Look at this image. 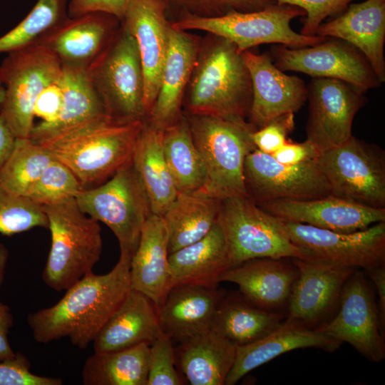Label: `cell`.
<instances>
[{
    "instance_id": "1",
    "label": "cell",
    "mask_w": 385,
    "mask_h": 385,
    "mask_svg": "<svg viewBox=\"0 0 385 385\" xmlns=\"http://www.w3.org/2000/svg\"><path fill=\"white\" fill-rule=\"evenodd\" d=\"M131 258L120 252L109 272L86 274L55 304L29 313L27 322L34 340L48 344L68 338L75 346L86 349L131 289Z\"/></svg>"
},
{
    "instance_id": "2",
    "label": "cell",
    "mask_w": 385,
    "mask_h": 385,
    "mask_svg": "<svg viewBox=\"0 0 385 385\" xmlns=\"http://www.w3.org/2000/svg\"><path fill=\"white\" fill-rule=\"evenodd\" d=\"M144 120L124 122L103 115L31 140L68 168L88 189L131 162Z\"/></svg>"
},
{
    "instance_id": "3",
    "label": "cell",
    "mask_w": 385,
    "mask_h": 385,
    "mask_svg": "<svg viewBox=\"0 0 385 385\" xmlns=\"http://www.w3.org/2000/svg\"><path fill=\"white\" fill-rule=\"evenodd\" d=\"M187 94V113L247 121L252 88L242 53L227 39L208 34L200 41Z\"/></svg>"
},
{
    "instance_id": "4",
    "label": "cell",
    "mask_w": 385,
    "mask_h": 385,
    "mask_svg": "<svg viewBox=\"0 0 385 385\" xmlns=\"http://www.w3.org/2000/svg\"><path fill=\"white\" fill-rule=\"evenodd\" d=\"M51 232V248L41 274L56 292L66 291L99 261L103 249L99 222L84 213L76 198L41 206Z\"/></svg>"
},
{
    "instance_id": "5",
    "label": "cell",
    "mask_w": 385,
    "mask_h": 385,
    "mask_svg": "<svg viewBox=\"0 0 385 385\" xmlns=\"http://www.w3.org/2000/svg\"><path fill=\"white\" fill-rule=\"evenodd\" d=\"M184 115L205 168V183L198 193L220 200L247 196L244 163L246 156L256 149L251 139L256 129L247 121Z\"/></svg>"
},
{
    "instance_id": "6",
    "label": "cell",
    "mask_w": 385,
    "mask_h": 385,
    "mask_svg": "<svg viewBox=\"0 0 385 385\" xmlns=\"http://www.w3.org/2000/svg\"><path fill=\"white\" fill-rule=\"evenodd\" d=\"M88 72L107 115L124 122L147 118L138 49L121 21L107 45L88 65Z\"/></svg>"
},
{
    "instance_id": "7",
    "label": "cell",
    "mask_w": 385,
    "mask_h": 385,
    "mask_svg": "<svg viewBox=\"0 0 385 385\" xmlns=\"http://www.w3.org/2000/svg\"><path fill=\"white\" fill-rule=\"evenodd\" d=\"M218 222L223 230L230 266L257 258H298L303 251L291 240L285 222L245 195L220 200Z\"/></svg>"
},
{
    "instance_id": "8",
    "label": "cell",
    "mask_w": 385,
    "mask_h": 385,
    "mask_svg": "<svg viewBox=\"0 0 385 385\" xmlns=\"http://www.w3.org/2000/svg\"><path fill=\"white\" fill-rule=\"evenodd\" d=\"M301 16H305V12L297 6L274 3L255 11L231 12L210 18L185 16L170 23L178 30L203 31L225 38L240 52L266 43L301 48L315 45L327 38L294 31L291 28V21Z\"/></svg>"
},
{
    "instance_id": "9",
    "label": "cell",
    "mask_w": 385,
    "mask_h": 385,
    "mask_svg": "<svg viewBox=\"0 0 385 385\" xmlns=\"http://www.w3.org/2000/svg\"><path fill=\"white\" fill-rule=\"evenodd\" d=\"M76 201L84 213L111 229L120 252L133 256L143 225L153 212L148 194L131 162L102 184L82 190Z\"/></svg>"
},
{
    "instance_id": "10",
    "label": "cell",
    "mask_w": 385,
    "mask_h": 385,
    "mask_svg": "<svg viewBox=\"0 0 385 385\" xmlns=\"http://www.w3.org/2000/svg\"><path fill=\"white\" fill-rule=\"evenodd\" d=\"M0 66L5 99L0 115L16 138H30L34 103L62 75V63L42 44L34 43L8 53Z\"/></svg>"
},
{
    "instance_id": "11",
    "label": "cell",
    "mask_w": 385,
    "mask_h": 385,
    "mask_svg": "<svg viewBox=\"0 0 385 385\" xmlns=\"http://www.w3.org/2000/svg\"><path fill=\"white\" fill-rule=\"evenodd\" d=\"M317 162L332 196L385 208V153L381 148L351 135L342 144L321 152Z\"/></svg>"
},
{
    "instance_id": "12",
    "label": "cell",
    "mask_w": 385,
    "mask_h": 385,
    "mask_svg": "<svg viewBox=\"0 0 385 385\" xmlns=\"http://www.w3.org/2000/svg\"><path fill=\"white\" fill-rule=\"evenodd\" d=\"M270 54L282 71L341 80L364 93L382 83L365 56L339 38L327 37L322 42L301 48L279 44L272 47Z\"/></svg>"
},
{
    "instance_id": "13",
    "label": "cell",
    "mask_w": 385,
    "mask_h": 385,
    "mask_svg": "<svg viewBox=\"0 0 385 385\" xmlns=\"http://www.w3.org/2000/svg\"><path fill=\"white\" fill-rule=\"evenodd\" d=\"M284 222L292 242L303 251L305 260L364 270L385 264V222L353 232Z\"/></svg>"
},
{
    "instance_id": "14",
    "label": "cell",
    "mask_w": 385,
    "mask_h": 385,
    "mask_svg": "<svg viewBox=\"0 0 385 385\" xmlns=\"http://www.w3.org/2000/svg\"><path fill=\"white\" fill-rule=\"evenodd\" d=\"M316 332L346 342L369 361L385 357L379 311L374 293L361 272L356 270L346 281L336 314Z\"/></svg>"
},
{
    "instance_id": "15",
    "label": "cell",
    "mask_w": 385,
    "mask_h": 385,
    "mask_svg": "<svg viewBox=\"0 0 385 385\" xmlns=\"http://www.w3.org/2000/svg\"><path fill=\"white\" fill-rule=\"evenodd\" d=\"M244 180L247 197L256 204L331 195L329 185L317 158L288 165L256 148L245 158Z\"/></svg>"
},
{
    "instance_id": "16",
    "label": "cell",
    "mask_w": 385,
    "mask_h": 385,
    "mask_svg": "<svg viewBox=\"0 0 385 385\" xmlns=\"http://www.w3.org/2000/svg\"><path fill=\"white\" fill-rule=\"evenodd\" d=\"M307 140L320 153L342 144L353 135L354 118L366 101L364 92L346 82L329 78H313L307 86Z\"/></svg>"
},
{
    "instance_id": "17",
    "label": "cell",
    "mask_w": 385,
    "mask_h": 385,
    "mask_svg": "<svg viewBox=\"0 0 385 385\" xmlns=\"http://www.w3.org/2000/svg\"><path fill=\"white\" fill-rule=\"evenodd\" d=\"M298 275L287 304L286 319L314 329L336 314L343 287L356 268L291 258Z\"/></svg>"
},
{
    "instance_id": "18",
    "label": "cell",
    "mask_w": 385,
    "mask_h": 385,
    "mask_svg": "<svg viewBox=\"0 0 385 385\" xmlns=\"http://www.w3.org/2000/svg\"><path fill=\"white\" fill-rule=\"evenodd\" d=\"M135 40L144 76V106L148 117L155 101L168 47L171 23L163 0H130L123 19Z\"/></svg>"
},
{
    "instance_id": "19",
    "label": "cell",
    "mask_w": 385,
    "mask_h": 385,
    "mask_svg": "<svg viewBox=\"0 0 385 385\" xmlns=\"http://www.w3.org/2000/svg\"><path fill=\"white\" fill-rule=\"evenodd\" d=\"M242 53L252 81L249 123L257 130L279 115L294 113L302 108L307 97V86L302 79L279 69L268 53L250 50Z\"/></svg>"
},
{
    "instance_id": "20",
    "label": "cell",
    "mask_w": 385,
    "mask_h": 385,
    "mask_svg": "<svg viewBox=\"0 0 385 385\" xmlns=\"http://www.w3.org/2000/svg\"><path fill=\"white\" fill-rule=\"evenodd\" d=\"M284 221L338 232H353L385 222V208H374L332 195L301 200H281L257 204Z\"/></svg>"
},
{
    "instance_id": "21",
    "label": "cell",
    "mask_w": 385,
    "mask_h": 385,
    "mask_svg": "<svg viewBox=\"0 0 385 385\" xmlns=\"http://www.w3.org/2000/svg\"><path fill=\"white\" fill-rule=\"evenodd\" d=\"M200 41L186 31L172 26L158 93L146 120L163 131L183 115L185 91L197 57Z\"/></svg>"
},
{
    "instance_id": "22",
    "label": "cell",
    "mask_w": 385,
    "mask_h": 385,
    "mask_svg": "<svg viewBox=\"0 0 385 385\" xmlns=\"http://www.w3.org/2000/svg\"><path fill=\"white\" fill-rule=\"evenodd\" d=\"M120 25L115 16L93 12L68 16L39 37L35 43L48 48L62 64L88 66Z\"/></svg>"
},
{
    "instance_id": "23",
    "label": "cell",
    "mask_w": 385,
    "mask_h": 385,
    "mask_svg": "<svg viewBox=\"0 0 385 385\" xmlns=\"http://www.w3.org/2000/svg\"><path fill=\"white\" fill-rule=\"evenodd\" d=\"M316 35L354 46L367 58L380 81H385V0L349 4L341 15L323 22Z\"/></svg>"
},
{
    "instance_id": "24",
    "label": "cell",
    "mask_w": 385,
    "mask_h": 385,
    "mask_svg": "<svg viewBox=\"0 0 385 385\" xmlns=\"http://www.w3.org/2000/svg\"><path fill=\"white\" fill-rule=\"evenodd\" d=\"M297 275V267L292 260L257 258L226 270L220 282H233L250 302L266 310L279 312L287 307Z\"/></svg>"
},
{
    "instance_id": "25",
    "label": "cell",
    "mask_w": 385,
    "mask_h": 385,
    "mask_svg": "<svg viewBox=\"0 0 385 385\" xmlns=\"http://www.w3.org/2000/svg\"><path fill=\"white\" fill-rule=\"evenodd\" d=\"M217 287L179 284L168 292L158 308L162 333L182 342L211 329L222 294Z\"/></svg>"
},
{
    "instance_id": "26",
    "label": "cell",
    "mask_w": 385,
    "mask_h": 385,
    "mask_svg": "<svg viewBox=\"0 0 385 385\" xmlns=\"http://www.w3.org/2000/svg\"><path fill=\"white\" fill-rule=\"evenodd\" d=\"M168 255V233L164 220L151 213L131 258L130 287L148 297L157 308L172 288Z\"/></svg>"
},
{
    "instance_id": "27",
    "label": "cell",
    "mask_w": 385,
    "mask_h": 385,
    "mask_svg": "<svg viewBox=\"0 0 385 385\" xmlns=\"http://www.w3.org/2000/svg\"><path fill=\"white\" fill-rule=\"evenodd\" d=\"M341 344L300 323L285 319L265 337L237 347L235 359L225 385L235 384L247 373L288 351L313 347L332 352Z\"/></svg>"
},
{
    "instance_id": "28",
    "label": "cell",
    "mask_w": 385,
    "mask_h": 385,
    "mask_svg": "<svg viewBox=\"0 0 385 385\" xmlns=\"http://www.w3.org/2000/svg\"><path fill=\"white\" fill-rule=\"evenodd\" d=\"M161 334L157 307L148 297L131 289L93 341V352L150 345Z\"/></svg>"
},
{
    "instance_id": "29",
    "label": "cell",
    "mask_w": 385,
    "mask_h": 385,
    "mask_svg": "<svg viewBox=\"0 0 385 385\" xmlns=\"http://www.w3.org/2000/svg\"><path fill=\"white\" fill-rule=\"evenodd\" d=\"M172 287L179 284L217 287L231 266L223 230L218 222L200 240L168 255Z\"/></svg>"
},
{
    "instance_id": "30",
    "label": "cell",
    "mask_w": 385,
    "mask_h": 385,
    "mask_svg": "<svg viewBox=\"0 0 385 385\" xmlns=\"http://www.w3.org/2000/svg\"><path fill=\"white\" fill-rule=\"evenodd\" d=\"M237 347L210 329L179 343L176 364L192 385H225Z\"/></svg>"
},
{
    "instance_id": "31",
    "label": "cell",
    "mask_w": 385,
    "mask_h": 385,
    "mask_svg": "<svg viewBox=\"0 0 385 385\" xmlns=\"http://www.w3.org/2000/svg\"><path fill=\"white\" fill-rule=\"evenodd\" d=\"M162 138L163 131L145 119L131 160L149 197L152 212L160 216L178 194L164 158Z\"/></svg>"
},
{
    "instance_id": "32",
    "label": "cell",
    "mask_w": 385,
    "mask_h": 385,
    "mask_svg": "<svg viewBox=\"0 0 385 385\" xmlns=\"http://www.w3.org/2000/svg\"><path fill=\"white\" fill-rule=\"evenodd\" d=\"M284 316L260 308L246 299L222 295L216 308L211 329L237 346L253 343L276 329Z\"/></svg>"
},
{
    "instance_id": "33",
    "label": "cell",
    "mask_w": 385,
    "mask_h": 385,
    "mask_svg": "<svg viewBox=\"0 0 385 385\" xmlns=\"http://www.w3.org/2000/svg\"><path fill=\"white\" fill-rule=\"evenodd\" d=\"M220 200L198 192H178L162 215L169 254L205 237L218 220Z\"/></svg>"
},
{
    "instance_id": "34",
    "label": "cell",
    "mask_w": 385,
    "mask_h": 385,
    "mask_svg": "<svg viewBox=\"0 0 385 385\" xmlns=\"http://www.w3.org/2000/svg\"><path fill=\"white\" fill-rule=\"evenodd\" d=\"M61 84L63 101L59 115L53 122L34 125L31 139L106 115L91 83L87 66L62 64Z\"/></svg>"
},
{
    "instance_id": "35",
    "label": "cell",
    "mask_w": 385,
    "mask_h": 385,
    "mask_svg": "<svg viewBox=\"0 0 385 385\" xmlns=\"http://www.w3.org/2000/svg\"><path fill=\"white\" fill-rule=\"evenodd\" d=\"M149 347L140 344L108 352H93L81 371L83 385H147Z\"/></svg>"
},
{
    "instance_id": "36",
    "label": "cell",
    "mask_w": 385,
    "mask_h": 385,
    "mask_svg": "<svg viewBox=\"0 0 385 385\" xmlns=\"http://www.w3.org/2000/svg\"><path fill=\"white\" fill-rule=\"evenodd\" d=\"M162 145L167 166L178 192H200L205 183V168L184 113L163 131Z\"/></svg>"
},
{
    "instance_id": "37",
    "label": "cell",
    "mask_w": 385,
    "mask_h": 385,
    "mask_svg": "<svg viewBox=\"0 0 385 385\" xmlns=\"http://www.w3.org/2000/svg\"><path fill=\"white\" fill-rule=\"evenodd\" d=\"M53 158L30 138H16L9 158L0 170V185L26 196Z\"/></svg>"
},
{
    "instance_id": "38",
    "label": "cell",
    "mask_w": 385,
    "mask_h": 385,
    "mask_svg": "<svg viewBox=\"0 0 385 385\" xmlns=\"http://www.w3.org/2000/svg\"><path fill=\"white\" fill-rule=\"evenodd\" d=\"M68 0H38L28 15L0 38V53H9L31 45L66 19Z\"/></svg>"
},
{
    "instance_id": "39",
    "label": "cell",
    "mask_w": 385,
    "mask_h": 385,
    "mask_svg": "<svg viewBox=\"0 0 385 385\" xmlns=\"http://www.w3.org/2000/svg\"><path fill=\"white\" fill-rule=\"evenodd\" d=\"M36 227L48 228L41 206L0 185V234L11 236Z\"/></svg>"
},
{
    "instance_id": "40",
    "label": "cell",
    "mask_w": 385,
    "mask_h": 385,
    "mask_svg": "<svg viewBox=\"0 0 385 385\" xmlns=\"http://www.w3.org/2000/svg\"><path fill=\"white\" fill-rule=\"evenodd\" d=\"M82 190L71 170L53 158L26 197L40 206L49 205L76 198Z\"/></svg>"
},
{
    "instance_id": "41",
    "label": "cell",
    "mask_w": 385,
    "mask_h": 385,
    "mask_svg": "<svg viewBox=\"0 0 385 385\" xmlns=\"http://www.w3.org/2000/svg\"><path fill=\"white\" fill-rule=\"evenodd\" d=\"M169 11L185 16L210 18L231 12H250L262 10L275 3L274 0H163Z\"/></svg>"
},
{
    "instance_id": "42",
    "label": "cell",
    "mask_w": 385,
    "mask_h": 385,
    "mask_svg": "<svg viewBox=\"0 0 385 385\" xmlns=\"http://www.w3.org/2000/svg\"><path fill=\"white\" fill-rule=\"evenodd\" d=\"M173 340L162 333L149 347L147 385H180L183 381L175 369Z\"/></svg>"
},
{
    "instance_id": "43",
    "label": "cell",
    "mask_w": 385,
    "mask_h": 385,
    "mask_svg": "<svg viewBox=\"0 0 385 385\" xmlns=\"http://www.w3.org/2000/svg\"><path fill=\"white\" fill-rule=\"evenodd\" d=\"M354 0H274L278 4L297 6L305 12L306 18L300 34L315 36L325 19L344 11Z\"/></svg>"
},
{
    "instance_id": "44",
    "label": "cell",
    "mask_w": 385,
    "mask_h": 385,
    "mask_svg": "<svg viewBox=\"0 0 385 385\" xmlns=\"http://www.w3.org/2000/svg\"><path fill=\"white\" fill-rule=\"evenodd\" d=\"M61 378L36 375L31 363L21 352L0 361V385H62Z\"/></svg>"
},
{
    "instance_id": "45",
    "label": "cell",
    "mask_w": 385,
    "mask_h": 385,
    "mask_svg": "<svg viewBox=\"0 0 385 385\" xmlns=\"http://www.w3.org/2000/svg\"><path fill=\"white\" fill-rule=\"evenodd\" d=\"M294 128V113H285L252 131L251 139L257 150L271 155L287 141V135Z\"/></svg>"
},
{
    "instance_id": "46",
    "label": "cell",
    "mask_w": 385,
    "mask_h": 385,
    "mask_svg": "<svg viewBox=\"0 0 385 385\" xmlns=\"http://www.w3.org/2000/svg\"><path fill=\"white\" fill-rule=\"evenodd\" d=\"M130 0H68V16L77 17L93 12L112 15L123 19Z\"/></svg>"
},
{
    "instance_id": "47",
    "label": "cell",
    "mask_w": 385,
    "mask_h": 385,
    "mask_svg": "<svg viewBox=\"0 0 385 385\" xmlns=\"http://www.w3.org/2000/svg\"><path fill=\"white\" fill-rule=\"evenodd\" d=\"M63 101V89L60 78L46 87L38 96L34 106V117L40 118L42 123L53 122L60 114Z\"/></svg>"
},
{
    "instance_id": "48",
    "label": "cell",
    "mask_w": 385,
    "mask_h": 385,
    "mask_svg": "<svg viewBox=\"0 0 385 385\" xmlns=\"http://www.w3.org/2000/svg\"><path fill=\"white\" fill-rule=\"evenodd\" d=\"M320 153L317 147L309 140L302 143H292L288 140L271 155L279 163L288 165H299L317 158Z\"/></svg>"
},
{
    "instance_id": "49",
    "label": "cell",
    "mask_w": 385,
    "mask_h": 385,
    "mask_svg": "<svg viewBox=\"0 0 385 385\" xmlns=\"http://www.w3.org/2000/svg\"><path fill=\"white\" fill-rule=\"evenodd\" d=\"M13 325L14 317L10 307L0 302V361L16 354L9 340V334Z\"/></svg>"
},
{
    "instance_id": "50",
    "label": "cell",
    "mask_w": 385,
    "mask_h": 385,
    "mask_svg": "<svg viewBox=\"0 0 385 385\" xmlns=\"http://www.w3.org/2000/svg\"><path fill=\"white\" fill-rule=\"evenodd\" d=\"M372 280L379 295V317L381 327L385 325V264L365 270Z\"/></svg>"
},
{
    "instance_id": "51",
    "label": "cell",
    "mask_w": 385,
    "mask_h": 385,
    "mask_svg": "<svg viewBox=\"0 0 385 385\" xmlns=\"http://www.w3.org/2000/svg\"><path fill=\"white\" fill-rule=\"evenodd\" d=\"M16 138L5 120L0 115V170L9 157Z\"/></svg>"
},
{
    "instance_id": "52",
    "label": "cell",
    "mask_w": 385,
    "mask_h": 385,
    "mask_svg": "<svg viewBox=\"0 0 385 385\" xmlns=\"http://www.w3.org/2000/svg\"><path fill=\"white\" fill-rule=\"evenodd\" d=\"M9 259V251L7 247L0 242V289L5 280L6 267Z\"/></svg>"
},
{
    "instance_id": "53",
    "label": "cell",
    "mask_w": 385,
    "mask_h": 385,
    "mask_svg": "<svg viewBox=\"0 0 385 385\" xmlns=\"http://www.w3.org/2000/svg\"><path fill=\"white\" fill-rule=\"evenodd\" d=\"M4 99H5V88L1 81V76H0V112L2 108Z\"/></svg>"
}]
</instances>
